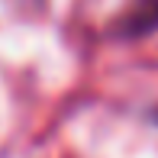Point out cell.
<instances>
[{"label":"cell","instance_id":"cell-1","mask_svg":"<svg viewBox=\"0 0 158 158\" xmlns=\"http://www.w3.org/2000/svg\"><path fill=\"white\" fill-rule=\"evenodd\" d=\"M113 35L123 39H139V35L158 32V0H129V6L113 19Z\"/></svg>","mask_w":158,"mask_h":158}]
</instances>
